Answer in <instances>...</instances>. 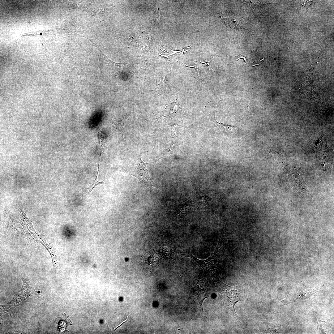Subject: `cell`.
Segmentation results:
<instances>
[{"label": "cell", "instance_id": "obj_3", "mask_svg": "<svg viewBox=\"0 0 334 334\" xmlns=\"http://www.w3.org/2000/svg\"><path fill=\"white\" fill-rule=\"evenodd\" d=\"M238 286L230 287L231 289L227 292L228 299L231 304L233 311L235 313L234 306L237 302L241 301L243 298L242 294Z\"/></svg>", "mask_w": 334, "mask_h": 334}, {"label": "cell", "instance_id": "obj_14", "mask_svg": "<svg viewBox=\"0 0 334 334\" xmlns=\"http://www.w3.org/2000/svg\"><path fill=\"white\" fill-rule=\"evenodd\" d=\"M128 317H127V318H126V320H125L123 322H122V323H121V324H120V325H118V326H117V327H116V328H115V329H114V331H115V330H116V329H117V328H118L119 327H120V326H122V324H124V323H125V322H126V321L127 320V319H128Z\"/></svg>", "mask_w": 334, "mask_h": 334}, {"label": "cell", "instance_id": "obj_12", "mask_svg": "<svg viewBox=\"0 0 334 334\" xmlns=\"http://www.w3.org/2000/svg\"><path fill=\"white\" fill-rule=\"evenodd\" d=\"M199 198L200 199L199 200L200 203H201L202 204H206V203L208 202L207 200H208V199L206 198V196H201Z\"/></svg>", "mask_w": 334, "mask_h": 334}, {"label": "cell", "instance_id": "obj_5", "mask_svg": "<svg viewBox=\"0 0 334 334\" xmlns=\"http://www.w3.org/2000/svg\"><path fill=\"white\" fill-rule=\"evenodd\" d=\"M188 256L196 261L204 269L209 270L214 267L215 260L213 257H210L205 260H201L197 259L191 253H189Z\"/></svg>", "mask_w": 334, "mask_h": 334}, {"label": "cell", "instance_id": "obj_7", "mask_svg": "<svg viewBox=\"0 0 334 334\" xmlns=\"http://www.w3.org/2000/svg\"><path fill=\"white\" fill-rule=\"evenodd\" d=\"M222 20L224 22L227 26L230 28L235 29H246L238 24L234 19L225 18L223 19Z\"/></svg>", "mask_w": 334, "mask_h": 334}, {"label": "cell", "instance_id": "obj_1", "mask_svg": "<svg viewBox=\"0 0 334 334\" xmlns=\"http://www.w3.org/2000/svg\"><path fill=\"white\" fill-rule=\"evenodd\" d=\"M36 295L34 289L24 280L21 289L15 295L13 300L2 306L11 315V312L15 307L26 302L33 301Z\"/></svg>", "mask_w": 334, "mask_h": 334}, {"label": "cell", "instance_id": "obj_4", "mask_svg": "<svg viewBox=\"0 0 334 334\" xmlns=\"http://www.w3.org/2000/svg\"><path fill=\"white\" fill-rule=\"evenodd\" d=\"M55 319L56 323L58 325V330L59 332L62 333L69 332L66 330V328L69 325H72V322L64 313H63L61 317H55Z\"/></svg>", "mask_w": 334, "mask_h": 334}, {"label": "cell", "instance_id": "obj_6", "mask_svg": "<svg viewBox=\"0 0 334 334\" xmlns=\"http://www.w3.org/2000/svg\"><path fill=\"white\" fill-rule=\"evenodd\" d=\"M131 113H128L124 114L119 118L116 121L112 122L119 133L123 135L124 127L126 122L131 115Z\"/></svg>", "mask_w": 334, "mask_h": 334}, {"label": "cell", "instance_id": "obj_11", "mask_svg": "<svg viewBox=\"0 0 334 334\" xmlns=\"http://www.w3.org/2000/svg\"><path fill=\"white\" fill-rule=\"evenodd\" d=\"M98 172H97L96 178L92 184L91 186L89 187L86 189V193L88 194H90L92 191L93 189L97 185H100L102 184H106V183L99 182L97 180V177L98 174Z\"/></svg>", "mask_w": 334, "mask_h": 334}, {"label": "cell", "instance_id": "obj_8", "mask_svg": "<svg viewBox=\"0 0 334 334\" xmlns=\"http://www.w3.org/2000/svg\"><path fill=\"white\" fill-rule=\"evenodd\" d=\"M243 2H245L246 4H247L248 6H250V7L253 8L255 9L256 8H260L262 7L265 4L269 3L267 2L264 1H243Z\"/></svg>", "mask_w": 334, "mask_h": 334}, {"label": "cell", "instance_id": "obj_9", "mask_svg": "<svg viewBox=\"0 0 334 334\" xmlns=\"http://www.w3.org/2000/svg\"><path fill=\"white\" fill-rule=\"evenodd\" d=\"M98 126L97 125L96 127L99 143L100 144L101 148V154H100V157H101V154L102 153V152H103V151L104 150V148L105 145V138L104 136H103L102 133L101 132V131H100V129L99 128Z\"/></svg>", "mask_w": 334, "mask_h": 334}, {"label": "cell", "instance_id": "obj_13", "mask_svg": "<svg viewBox=\"0 0 334 334\" xmlns=\"http://www.w3.org/2000/svg\"><path fill=\"white\" fill-rule=\"evenodd\" d=\"M240 55V56H241V57L238 58L237 59L236 62L238 60H239V59H243L244 60V61L245 62V64L246 65V63H247V62H246V57H245L244 56H242V55Z\"/></svg>", "mask_w": 334, "mask_h": 334}, {"label": "cell", "instance_id": "obj_15", "mask_svg": "<svg viewBox=\"0 0 334 334\" xmlns=\"http://www.w3.org/2000/svg\"><path fill=\"white\" fill-rule=\"evenodd\" d=\"M40 34H41V35H42V33H40Z\"/></svg>", "mask_w": 334, "mask_h": 334}, {"label": "cell", "instance_id": "obj_10", "mask_svg": "<svg viewBox=\"0 0 334 334\" xmlns=\"http://www.w3.org/2000/svg\"><path fill=\"white\" fill-rule=\"evenodd\" d=\"M217 122L219 124L220 127L221 129L227 132H233L236 128L235 126H233L223 124L222 123H219L218 122Z\"/></svg>", "mask_w": 334, "mask_h": 334}, {"label": "cell", "instance_id": "obj_2", "mask_svg": "<svg viewBox=\"0 0 334 334\" xmlns=\"http://www.w3.org/2000/svg\"><path fill=\"white\" fill-rule=\"evenodd\" d=\"M148 163L143 162L139 156L131 165L130 173L137 178L141 183L148 185H153V182L150 177L146 167Z\"/></svg>", "mask_w": 334, "mask_h": 334}]
</instances>
